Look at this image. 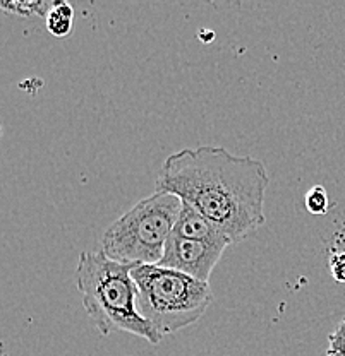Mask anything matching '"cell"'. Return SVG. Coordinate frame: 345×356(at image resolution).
I'll list each match as a JSON object with an SVG mask.
<instances>
[{
	"mask_svg": "<svg viewBox=\"0 0 345 356\" xmlns=\"http://www.w3.org/2000/svg\"><path fill=\"white\" fill-rule=\"evenodd\" d=\"M268 184V172L259 159L220 146H199L167 156L157 191L177 195L199 211L232 245L265 225Z\"/></svg>",
	"mask_w": 345,
	"mask_h": 356,
	"instance_id": "obj_1",
	"label": "cell"
},
{
	"mask_svg": "<svg viewBox=\"0 0 345 356\" xmlns=\"http://www.w3.org/2000/svg\"><path fill=\"white\" fill-rule=\"evenodd\" d=\"M136 266L114 261L103 250L81 252L76 269L77 291L100 334L129 332L160 344L163 337L139 312L138 288L132 280Z\"/></svg>",
	"mask_w": 345,
	"mask_h": 356,
	"instance_id": "obj_2",
	"label": "cell"
},
{
	"mask_svg": "<svg viewBox=\"0 0 345 356\" xmlns=\"http://www.w3.org/2000/svg\"><path fill=\"white\" fill-rule=\"evenodd\" d=\"M181 209L183 200L177 195L155 191L105 229L102 250L114 261L158 266Z\"/></svg>",
	"mask_w": 345,
	"mask_h": 356,
	"instance_id": "obj_3",
	"label": "cell"
},
{
	"mask_svg": "<svg viewBox=\"0 0 345 356\" xmlns=\"http://www.w3.org/2000/svg\"><path fill=\"white\" fill-rule=\"evenodd\" d=\"M132 280L141 315L162 337L198 322L213 302L210 283L162 266L138 264Z\"/></svg>",
	"mask_w": 345,
	"mask_h": 356,
	"instance_id": "obj_4",
	"label": "cell"
},
{
	"mask_svg": "<svg viewBox=\"0 0 345 356\" xmlns=\"http://www.w3.org/2000/svg\"><path fill=\"white\" fill-rule=\"evenodd\" d=\"M225 248L227 245L199 242L172 233L158 266L187 274L203 283H210L211 273L224 255Z\"/></svg>",
	"mask_w": 345,
	"mask_h": 356,
	"instance_id": "obj_5",
	"label": "cell"
},
{
	"mask_svg": "<svg viewBox=\"0 0 345 356\" xmlns=\"http://www.w3.org/2000/svg\"><path fill=\"white\" fill-rule=\"evenodd\" d=\"M174 233L184 236V238L199 240V242L227 245V247L230 245L227 236L213 222L185 202H183V209H181L179 218H177L176 226H174Z\"/></svg>",
	"mask_w": 345,
	"mask_h": 356,
	"instance_id": "obj_6",
	"label": "cell"
},
{
	"mask_svg": "<svg viewBox=\"0 0 345 356\" xmlns=\"http://www.w3.org/2000/svg\"><path fill=\"white\" fill-rule=\"evenodd\" d=\"M74 26V9L69 2L59 0L54 2L50 13L47 14V29L50 35L57 38H64L72 33Z\"/></svg>",
	"mask_w": 345,
	"mask_h": 356,
	"instance_id": "obj_7",
	"label": "cell"
},
{
	"mask_svg": "<svg viewBox=\"0 0 345 356\" xmlns=\"http://www.w3.org/2000/svg\"><path fill=\"white\" fill-rule=\"evenodd\" d=\"M2 9L7 13L17 14V16H45L50 13L54 2H35V0H29V2H21V0H14V2H7L2 0Z\"/></svg>",
	"mask_w": 345,
	"mask_h": 356,
	"instance_id": "obj_8",
	"label": "cell"
},
{
	"mask_svg": "<svg viewBox=\"0 0 345 356\" xmlns=\"http://www.w3.org/2000/svg\"><path fill=\"white\" fill-rule=\"evenodd\" d=\"M304 204H306V209L309 211L314 216H323L330 211V197L328 192L321 185H314L304 195Z\"/></svg>",
	"mask_w": 345,
	"mask_h": 356,
	"instance_id": "obj_9",
	"label": "cell"
},
{
	"mask_svg": "<svg viewBox=\"0 0 345 356\" xmlns=\"http://www.w3.org/2000/svg\"><path fill=\"white\" fill-rule=\"evenodd\" d=\"M326 356H345V318L339 322V325L328 336Z\"/></svg>",
	"mask_w": 345,
	"mask_h": 356,
	"instance_id": "obj_10",
	"label": "cell"
},
{
	"mask_svg": "<svg viewBox=\"0 0 345 356\" xmlns=\"http://www.w3.org/2000/svg\"><path fill=\"white\" fill-rule=\"evenodd\" d=\"M328 267L333 280L345 284V252H335V254L330 255Z\"/></svg>",
	"mask_w": 345,
	"mask_h": 356,
	"instance_id": "obj_11",
	"label": "cell"
}]
</instances>
